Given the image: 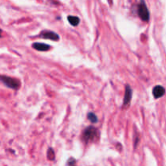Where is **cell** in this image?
I'll list each match as a JSON object with an SVG mask.
<instances>
[{
  "instance_id": "2",
  "label": "cell",
  "mask_w": 166,
  "mask_h": 166,
  "mask_svg": "<svg viewBox=\"0 0 166 166\" xmlns=\"http://www.w3.org/2000/svg\"><path fill=\"white\" fill-rule=\"evenodd\" d=\"M137 14L143 21L147 22L149 20L150 13L148 9H147V5L145 3L144 0H140L137 7Z\"/></svg>"
},
{
  "instance_id": "7",
  "label": "cell",
  "mask_w": 166,
  "mask_h": 166,
  "mask_svg": "<svg viewBox=\"0 0 166 166\" xmlns=\"http://www.w3.org/2000/svg\"><path fill=\"white\" fill-rule=\"evenodd\" d=\"M33 47L38 51H48L50 49V45L44 43L35 42L33 44Z\"/></svg>"
},
{
  "instance_id": "6",
  "label": "cell",
  "mask_w": 166,
  "mask_h": 166,
  "mask_svg": "<svg viewBox=\"0 0 166 166\" xmlns=\"http://www.w3.org/2000/svg\"><path fill=\"white\" fill-rule=\"evenodd\" d=\"M131 98H132V90L130 85L126 86V90H125V96L123 99V105L126 106L129 105L131 103Z\"/></svg>"
},
{
  "instance_id": "9",
  "label": "cell",
  "mask_w": 166,
  "mask_h": 166,
  "mask_svg": "<svg viewBox=\"0 0 166 166\" xmlns=\"http://www.w3.org/2000/svg\"><path fill=\"white\" fill-rule=\"evenodd\" d=\"M88 119L90 122H92L93 123H96V122H97L98 121V118L97 117V115H96L94 113H92V112L88 114Z\"/></svg>"
},
{
  "instance_id": "1",
  "label": "cell",
  "mask_w": 166,
  "mask_h": 166,
  "mask_svg": "<svg viewBox=\"0 0 166 166\" xmlns=\"http://www.w3.org/2000/svg\"><path fill=\"white\" fill-rule=\"evenodd\" d=\"M99 136V131L94 126H88L83 131L82 135V139L84 143H89L95 141Z\"/></svg>"
},
{
  "instance_id": "11",
  "label": "cell",
  "mask_w": 166,
  "mask_h": 166,
  "mask_svg": "<svg viewBox=\"0 0 166 166\" xmlns=\"http://www.w3.org/2000/svg\"><path fill=\"white\" fill-rule=\"evenodd\" d=\"M67 165L68 166H76V161L74 158H70L67 161Z\"/></svg>"
},
{
  "instance_id": "4",
  "label": "cell",
  "mask_w": 166,
  "mask_h": 166,
  "mask_svg": "<svg viewBox=\"0 0 166 166\" xmlns=\"http://www.w3.org/2000/svg\"><path fill=\"white\" fill-rule=\"evenodd\" d=\"M40 37L52 41L59 40V36L58 35L57 33H55V32L53 31H48V30H43L40 33Z\"/></svg>"
},
{
  "instance_id": "10",
  "label": "cell",
  "mask_w": 166,
  "mask_h": 166,
  "mask_svg": "<svg viewBox=\"0 0 166 166\" xmlns=\"http://www.w3.org/2000/svg\"><path fill=\"white\" fill-rule=\"evenodd\" d=\"M47 157H48V159L50 160V161H53V160L55 159V152H54V150L51 148V147H50L49 149H48V152H47Z\"/></svg>"
},
{
  "instance_id": "12",
  "label": "cell",
  "mask_w": 166,
  "mask_h": 166,
  "mask_svg": "<svg viewBox=\"0 0 166 166\" xmlns=\"http://www.w3.org/2000/svg\"><path fill=\"white\" fill-rule=\"evenodd\" d=\"M2 37V30H1V29H0V37Z\"/></svg>"
},
{
  "instance_id": "3",
  "label": "cell",
  "mask_w": 166,
  "mask_h": 166,
  "mask_svg": "<svg viewBox=\"0 0 166 166\" xmlns=\"http://www.w3.org/2000/svg\"><path fill=\"white\" fill-rule=\"evenodd\" d=\"M0 81L7 88L16 90L20 87V82L17 79L12 78L7 76H0Z\"/></svg>"
},
{
  "instance_id": "8",
  "label": "cell",
  "mask_w": 166,
  "mask_h": 166,
  "mask_svg": "<svg viewBox=\"0 0 166 166\" xmlns=\"http://www.w3.org/2000/svg\"><path fill=\"white\" fill-rule=\"evenodd\" d=\"M67 19H68V22L72 25V26H77L79 22H80V19L78 16H67Z\"/></svg>"
},
{
  "instance_id": "5",
  "label": "cell",
  "mask_w": 166,
  "mask_h": 166,
  "mask_svg": "<svg viewBox=\"0 0 166 166\" xmlns=\"http://www.w3.org/2000/svg\"><path fill=\"white\" fill-rule=\"evenodd\" d=\"M152 94H153L155 99H159L165 94V89L164 87L161 85L155 86L152 90Z\"/></svg>"
}]
</instances>
